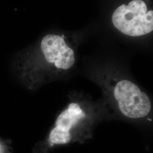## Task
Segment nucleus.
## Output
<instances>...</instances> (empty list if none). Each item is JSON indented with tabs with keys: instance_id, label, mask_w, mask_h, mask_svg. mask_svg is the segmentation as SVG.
I'll list each match as a JSON object with an SVG mask.
<instances>
[{
	"instance_id": "f257e3e1",
	"label": "nucleus",
	"mask_w": 153,
	"mask_h": 153,
	"mask_svg": "<svg viewBox=\"0 0 153 153\" xmlns=\"http://www.w3.org/2000/svg\"><path fill=\"white\" fill-rule=\"evenodd\" d=\"M112 21L115 27L126 35L143 36L153 31V11L148 10L143 0H132L114 11Z\"/></svg>"
},
{
	"instance_id": "20e7f679",
	"label": "nucleus",
	"mask_w": 153,
	"mask_h": 153,
	"mask_svg": "<svg viewBox=\"0 0 153 153\" xmlns=\"http://www.w3.org/2000/svg\"><path fill=\"white\" fill-rule=\"evenodd\" d=\"M85 116V113L78 103L69 104L68 108L57 117L55 128L50 132L48 140L51 146L66 145L71 142L72 128Z\"/></svg>"
},
{
	"instance_id": "7ed1b4c3",
	"label": "nucleus",
	"mask_w": 153,
	"mask_h": 153,
	"mask_svg": "<svg viewBox=\"0 0 153 153\" xmlns=\"http://www.w3.org/2000/svg\"><path fill=\"white\" fill-rule=\"evenodd\" d=\"M40 48L45 60L57 69L68 70L75 63L74 51L59 35H45L41 41Z\"/></svg>"
},
{
	"instance_id": "f03ea898",
	"label": "nucleus",
	"mask_w": 153,
	"mask_h": 153,
	"mask_svg": "<svg viewBox=\"0 0 153 153\" xmlns=\"http://www.w3.org/2000/svg\"><path fill=\"white\" fill-rule=\"evenodd\" d=\"M114 94L119 110L126 117L143 118L151 111L149 97L133 82L121 80L115 85Z\"/></svg>"
}]
</instances>
